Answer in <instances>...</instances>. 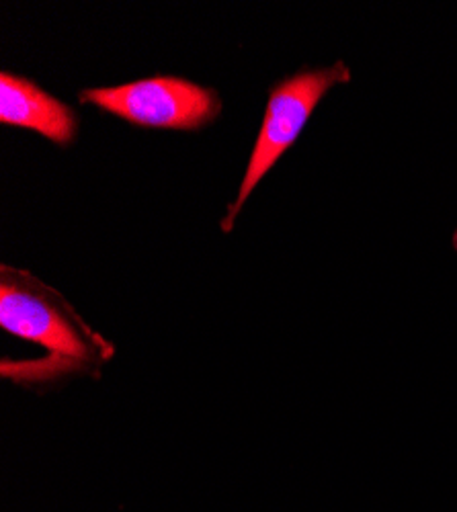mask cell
<instances>
[{
	"label": "cell",
	"mask_w": 457,
	"mask_h": 512,
	"mask_svg": "<svg viewBox=\"0 0 457 512\" xmlns=\"http://www.w3.org/2000/svg\"><path fill=\"white\" fill-rule=\"evenodd\" d=\"M0 328L48 351L44 359H3V377L19 386H41L76 373L99 375L115 355L109 340L82 320L60 291L9 265L0 267Z\"/></svg>",
	"instance_id": "1"
},
{
	"label": "cell",
	"mask_w": 457,
	"mask_h": 512,
	"mask_svg": "<svg viewBox=\"0 0 457 512\" xmlns=\"http://www.w3.org/2000/svg\"><path fill=\"white\" fill-rule=\"evenodd\" d=\"M349 78V66L345 62H335L326 68L300 70L273 84L261 130L251 158H248L238 195L222 218V230L226 234L232 232L246 199L251 197V193L259 187V183L279 162V158L296 144L316 105L328 95L332 87L347 82Z\"/></svg>",
	"instance_id": "2"
},
{
	"label": "cell",
	"mask_w": 457,
	"mask_h": 512,
	"mask_svg": "<svg viewBox=\"0 0 457 512\" xmlns=\"http://www.w3.org/2000/svg\"><path fill=\"white\" fill-rule=\"evenodd\" d=\"M78 101L142 127L201 130L222 113L218 91L181 76H150L78 93Z\"/></svg>",
	"instance_id": "3"
},
{
	"label": "cell",
	"mask_w": 457,
	"mask_h": 512,
	"mask_svg": "<svg viewBox=\"0 0 457 512\" xmlns=\"http://www.w3.org/2000/svg\"><path fill=\"white\" fill-rule=\"evenodd\" d=\"M0 121L27 127L58 146L72 144L78 134V115L70 105L7 70L0 74Z\"/></svg>",
	"instance_id": "4"
}]
</instances>
